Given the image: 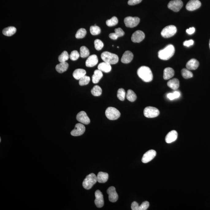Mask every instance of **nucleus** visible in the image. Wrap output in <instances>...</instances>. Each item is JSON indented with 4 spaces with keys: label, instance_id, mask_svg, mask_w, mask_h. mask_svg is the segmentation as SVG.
Masks as SVG:
<instances>
[{
    "label": "nucleus",
    "instance_id": "obj_1",
    "mask_svg": "<svg viewBox=\"0 0 210 210\" xmlns=\"http://www.w3.org/2000/svg\"><path fill=\"white\" fill-rule=\"evenodd\" d=\"M137 74L139 77L144 82H150L153 80V73L148 67L143 66L139 68Z\"/></svg>",
    "mask_w": 210,
    "mask_h": 210
},
{
    "label": "nucleus",
    "instance_id": "obj_2",
    "mask_svg": "<svg viewBox=\"0 0 210 210\" xmlns=\"http://www.w3.org/2000/svg\"><path fill=\"white\" fill-rule=\"evenodd\" d=\"M175 48L172 44L168 45L163 50L159 51L158 52L159 58L162 60H167L170 59L174 55Z\"/></svg>",
    "mask_w": 210,
    "mask_h": 210
},
{
    "label": "nucleus",
    "instance_id": "obj_3",
    "mask_svg": "<svg viewBox=\"0 0 210 210\" xmlns=\"http://www.w3.org/2000/svg\"><path fill=\"white\" fill-rule=\"evenodd\" d=\"M101 57L104 62L110 64H115L118 63L119 58L116 54L108 52H104L101 54Z\"/></svg>",
    "mask_w": 210,
    "mask_h": 210
},
{
    "label": "nucleus",
    "instance_id": "obj_4",
    "mask_svg": "<svg viewBox=\"0 0 210 210\" xmlns=\"http://www.w3.org/2000/svg\"><path fill=\"white\" fill-rule=\"evenodd\" d=\"M97 181V176L94 173L88 175L82 182V186L85 189H90L95 185Z\"/></svg>",
    "mask_w": 210,
    "mask_h": 210
},
{
    "label": "nucleus",
    "instance_id": "obj_5",
    "mask_svg": "<svg viewBox=\"0 0 210 210\" xmlns=\"http://www.w3.org/2000/svg\"><path fill=\"white\" fill-rule=\"evenodd\" d=\"M105 114L107 118L111 120H117L121 115L120 111L113 107H109L107 108Z\"/></svg>",
    "mask_w": 210,
    "mask_h": 210
},
{
    "label": "nucleus",
    "instance_id": "obj_6",
    "mask_svg": "<svg viewBox=\"0 0 210 210\" xmlns=\"http://www.w3.org/2000/svg\"><path fill=\"white\" fill-rule=\"evenodd\" d=\"M177 28L174 25H170L166 26L162 30L161 34L164 38H169L174 36L177 32Z\"/></svg>",
    "mask_w": 210,
    "mask_h": 210
},
{
    "label": "nucleus",
    "instance_id": "obj_7",
    "mask_svg": "<svg viewBox=\"0 0 210 210\" xmlns=\"http://www.w3.org/2000/svg\"><path fill=\"white\" fill-rule=\"evenodd\" d=\"M144 116L147 118H154L157 117L160 114V111L155 107L148 106L144 109Z\"/></svg>",
    "mask_w": 210,
    "mask_h": 210
},
{
    "label": "nucleus",
    "instance_id": "obj_8",
    "mask_svg": "<svg viewBox=\"0 0 210 210\" xmlns=\"http://www.w3.org/2000/svg\"><path fill=\"white\" fill-rule=\"evenodd\" d=\"M140 18L137 17H128L124 19V23L126 27L133 28L137 26L140 22Z\"/></svg>",
    "mask_w": 210,
    "mask_h": 210
},
{
    "label": "nucleus",
    "instance_id": "obj_9",
    "mask_svg": "<svg viewBox=\"0 0 210 210\" xmlns=\"http://www.w3.org/2000/svg\"><path fill=\"white\" fill-rule=\"evenodd\" d=\"M183 4L181 0H173L170 1L168 4V8L175 12L180 11L183 6Z\"/></svg>",
    "mask_w": 210,
    "mask_h": 210
},
{
    "label": "nucleus",
    "instance_id": "obj_10",
    "mask_svg": "<svg viewBox=\"0 0 210 210\" xmlns=\"http://www.w3.org/2000/svg\"><path fill=\"white\" fill-rule=\"evenodd\" d=\"M85 131V127L83 124H77L75 125L74 129L72 130L71 134L73 136H78L82 135Z\"/></svg>",
    "mask_w": 210,
    "mask_h": 210
},
{
    "label": "nucleus",
    "instance_id": "obj_11",
    "mask_svg": "<svg viewBox=\"0 0 210 210\" xmlns=\"http://www.w3.org/2000/svg\"><path fill=\"white\" fill-rule=\"evenodd\" d=\"M95 204L98 208H102L104 205L103 195L99 190H97L95 192Z\"/></svg>",
    "mask_w": 210,
    "mask_h": 210
},
{
    "label": "nucleus",
    "instance_id": "obj_12",
    "mask_svg": "<svg viewBox=\"0 0 210 210\" xmlns=\"http://www.w3.org/2000/svg\"><path fill=\"white\" fill-rule=\"evenodd\" d=\"M109 195V199L111 202H115L118 200V196L115 188L114 186L110 187L107 191Z\"/></svg>",
    "mask_w": 210,
    "mask_h": 210
},
{
    "label": "nucleus",
    "instance_id": "obj_13",
    "mask_svg": "<svg viewBox=\"0 0 210 210\" xmlns=\"http://www.w3.org/2000/svg\"><path fill=\"white\" fill-rule=\"evenodd\" d=\"M76 119L82 124H88L90 123V119L86 113L82 111L78 113L76 116Z\"/></svg>",
    "mask_w": 210,
    "mask_h": 210
},
{
    "label": "nucleus",
    "instance_id": "obj_14",
    "mask_svg": "<svg viewBox=\"0 0 210 210\" xmlns=\"http://www.w3.org/2000/svg\"><path fill=\"white\" fill-rule=\"evenodd\" d=\"M155 151L151 150L146 152L143 156L142 161L143 163H147L151 161L156 156Z\"/></svg>",
    "mask_w": 210,
    "mask_h": 210
},
{
    "label": "nucleus",
    "instance_id": "obj_15",
    "mask_svg": "<svg viewBox=\"0 0 210 210\" xmlns=\"http://www.w3.org/2000/svg\"><path fill=\"white\" fill-rule=\"evenodd\" d=\"M201 3L199 0H190L187 4L186 8L189 11H193L200 8Z\"/></svg>",
    "mask_w": 210,
    "mask_h": 210
},
{
    "label": "nucleus",
    "instance_id": "obj_16",
    "mask_svg": "<svg viewBox=\"0 0 210 210\" xmlns=\"http://www.w3.org/2000/svg\"><path fill=\"white\" fill-rule=\"evenodd\" d=\"M145 34L141 30H137L133 33L132 36L131 40L134 43H140L144 40L145 38Z\"/></svg>",
    "mask_w": 210,
    "mask_h": 210
},
{
    "label": "nucleus",
    "instance_id": "obj_17",
    "mask_svg": "<svg viewBox=\"0 0 210 210\" xmlns=\"http://www.w3.org/2000/svg\"><path fill=\"white\" fill-rule=\"evenodd\" d=\"M98 59L97 56L95 55H93L89 56L86 61V66L87 67H93L97 64Z\"/></svg>",
    "mask_w": 210,
    "mask_h": 210
},
{
    "label": "nucleus",
    "instance_id": "obj_18",
    "mask_svg": "<svg viewBox=\"0 0 210 210\" xmlns=\"http://www.w3.org/2000/svg\"><path fill=\"white\" fill-rule=\"evenodd\" d=\"M178 132L176 130H173L170 132L166 136L165 140L167 143H171L176 141L178 138Z\"/></svg>",
    "mask_w": 210,
    "mask_h": 210
},
{
    "label": "nucleus",
    "instance_id": "obj_19",
    "mask_svg": "<svg viewBox=\"0 0 210 210\" xmlns=\"http://www.w3.org/2000/svg\"><path fill=\"white\" fill-rule=\"evenodd\" d=\"M134 55L129 51H127L123 54L121 59V62L124 63H128L132 60Z\"/></svg>",
    "mask_w": 210,
    "mask_h": 210
},
{
    "label": "nucleus",
    "instance_id": "obj_20",
    "mask_svg": "<svg viewBox=\"0 0 210 210\" xmlns=\"http://www.w3.org/2000/svg\"><path fill=\"white\" fill-rule=\"evenodd\" d=\"M199 63L196 59H193L189 60L186 64L187 69L189 70H195L197 69Z\"/></svg>",
    "mask_w": 210,
    "mask_h": 210
},
{
    "label": "nucleus",
    "instance_id": "obj_21",
    "mask_svg": "<svg viewBox=\"0 0 210 210\" xmlns=\"http://www.w3.org/2000/svg\"><path fill=\"white\" fill-rule=\"evenodd\" d=\"M124 34V32L122 29L120 28L116 29L115 33H111L109 35L110 38L113 40H116L118 37H122Z\"/></svg>",
    "mask_w": 210,
    "mask_h": 210
},
{
    "label": "nucleus",
    "instance_id": "obj_22",
    "mask_svg": "<svg viewBox=\"0 0 210 210\" xmlns=\"http://www.w3.org/2000/svg\"><path fill=\"white\" fill-rule=\"evenodd\" d=\"M174 75V71L171 67L166 68L163 71V79L165 80H169L173 77Z\"/></svg>",
    "mask_w": 210,
    "mask_h": 210
},
{
    "label": "nucleus",
    "instance_id": "obj_23",
    "mask_svg": "<svg viewBox=\"0 0 210 210\" xmlns=\"http://www.w3.org/2000/svg\"><path fill=\"white\" fill-rule=\"evenodd\" d=\"M98 69L101 71L108 73L111 71L112 68H111V64L104 62L98 65Z\"/></svg>",
    "mask_w": 210,
    "mask_h": 210
},
{
    "label": "nucleus",
    "instance_id": "obj_24",
    "mask_svg": "<svg viewBox=\"0 0 210 210\" xmlns=\"http://www.w3.org/2000/svg\"><path fill=\"white\" fill-rule=\"evenodd\" d=\"M109 175L106 172H98L97 176V181L99 183H104L107 181Z\"/></svg>",
    "mask_w": 210,
    "mask_h": 210
},
{
    "label": "nucleus",
    "instance_id": "obj_25",
    "mask_svg": "<svg viewBox=\"0 0 210 210\" xmlns=\"http://www.w3.org/2000/svg\"><path fill=\"white\" fill-rule=\"evenodd\" d=\"M86 71L82 69H78L75 70L73 73V77L77 80H79L86 74Z\"/></svg>",
    "mask_w": 210,
    "mask_h": 210
},
{
    "label": "nucleus",
    "instance_id": "obj_26",
    "mask_svg": "<svg viewBox=\"0 0 210 210\" xmlns=\"http://www.w3.org/2000/svg\"><path fill=\"white\" fill-rule=\"evenodd\" d=\"M103 77L102 71L98 70L94 71V74L92 76V82L94 84L97 83Z\"/></svg>",
    "mask_w": 210,
    "mask_h": 210
},
{
    "label": "nucleus",
    "instance_id": "obj_27",
    "mask_svg": "<svg viewBox=\"0 0 210 210\" xmlns=\"http://www.w3.org/2000/svg\"><path fill=\"white\" fill-rule=\"evenodd\" d=\"M68 67H69V64L67 62H61L56 65L55 69L56 71L59 73H62L66 71Z\"/></svg>",
    "mask_w": 210,
    "mask_h": 210
},
{
    "label": "nucleus",
    "instance_id": "obj_28",
    "mask_svg": "<svg viewBox=\"0 0 210 210\" xmlns=\"http://www.w3.org/2000/svg\"><path fill=\"white\" fill-rule=\"evenodd\" d=\"M167 86L172 90H176L179 88V82L178 79L174 78L169 80L167 82Z\"/></svg>",
    "mask_w": 210,
    "mask_h": 210
},
{
    "label": "nucleus",
    "instance_id": "obj_29",
    "mask_svg": "<svg viewBox=\"0 0 210 210\" xmlns=\"http://www.w3.org/2000/svg\"><path fill=\"white\" fill-rule=\"evenodd\" d=\"M17 29L14 27H9L4 29L2 30L3 34L6 36H11L15 34Z\"/></svg>",
    "mask_w": 210,
    "mask_h": 210
},
{
    "label": "nucleus",
    "instance_id": "obj_30",
    "mask_svg": "<svg viewBox=\"0 0 210 210\" xmlns=\"http://www.w3.org/2000/svg\"><path fill=\"white\" fill-rule=\"evenodd\" d=\"M126 97L130 102H134L137 99V95L134 91L131 90H128L126 95Z\"/></svg>",
    "mask_w": 210,
    "mask_h": 210
},
{
    "label": "nucleus",
    "instance_id": "obj_31",
    "mask_svg": "<svg viewBox=\"0 0 210 210\" xmlns=\"http://www.w3.org/2000/svg\"><path fill=\"white\" fill-rule=\"evenodd\" d=\"M102 90L100 87L96 85L91 90V93L94 96H99L102 94Z\"/></svg>",
    "mask_w": 210,
    "mask_h": 210
},
{
    "label": "nucleus",
    "instance_id": "obj_32",
    "mask_svg": "<svg viewBox=\"0 0 210 210\" xmlns=\"http://www.w3.org/2000/svg\"><path fill=\"white\" fill-rule=\"evenodd\" d=\"M90 55L89 50L85 46H82L80 49V55L82 58H85L89 56Z\"/></svg>",
    "mask_w": 210,
    "mask_h": 210
},
{
    "label": "nucleus",
    "instance_id": "obj_33",
    "mask_svg": "<svg viewBox=\"0 0 210 210\" xmlns=\"http://www.w3.org/2000/svg\"><path fill=\"white\" fill-rule=\"evenodd\" d=\"M182 76L185 79H188L193 77L192 72L187 69H183L181 70Z\"/></svg>",
    "mask_w": 210,
    "mask_h": 210
},
{
    "label": "nucleus",
    "instance_id": "obj_34",
    "mask_svg": "<svg viewBox=\"0 0 210 210\" xmlns=\"http://www.w3.org/2000/svg\"><path fill=\"white\" fill-rule=\"evenodd\" d=\"M69 58V55L67 52L64 51L59 56L58 60L60 63L66 62Z\"/></svg>",
    "mask_w": 210,
    "mask_h": 210
},
{
    "label": "nucleus",
    "instance_id": "obj_35",
    "mask_svg": "<svg viewBox=\"0 0 210 210\" xmlns=\"http://www.w3.org/2000/svg\"><path fill=\"white\" fill-rule=\"evenodd\" d=\"M86 34V30L84 28H81L78 30L75 35L77 39H82L85 37Z\"/></svg>",
    "mask_w": 210,
    "mask_h": 210
},
{
    "label": "nucleus",
    "instance_id": "obj_36",
    "mask_svg": "<svg viewBox=\"0 0 210 210\" xmlns=\"http://www.w3.org/2000/svg\"><path fill=\"white\" fill-rule=\"evenodd\" d=\"M118 20L117 17H113L110 19L107 20L106 24L109 27H113V26L116 25L118 24Z\"/></svg>",
    "mask_w": 210,
    "mask_h": 210
},
{
    "label": "nucleus",
    "instance_id": "obj_37",
    "mask_svg": "<svg viewBox=\"0 0 210 210\" xmlns=\"http://www.w3.org/2000/svg\"><path fill=\"white\" fill-rule=\"evenodd\" d=\"M91 34L94 36L100 34L101 32V28L97 25L91 26L90 28Z\"/></svg>",
    "mask_w": 210,
    "mask_h": 210
},
{
    "label": "nucleus",
    "instance_id": "obj_38",
    "mask_svg": "<svg viewBox=\"0 0 210 210\" xmlns=\"http://www.w3.org/2000/svg\"><path fill=\"white\" fill-rule=\"evenodd\" d=\"M126 96V92L124 90L123 88H120L117 92V97L118 99L120 101H124Z\"/></svg>",
    "mask_w": 210,
    "mask_h": 210
},
{
    "label": "nucleus",
    "instance_id": "obj_39",
    "mask_svg": "<svg viewBox=\"0 0 210 210\" xmlns=\"http://www.w3.org/2000/svg\"><path fill=\"white\" fill-rule=\"evenodd\" d=\"M90 78L89 76H84L83 77L81 78L79 80V85L80 86H84L88 85L90 82Z\"/></svg>",
    "mask_w": 210,
    "mask_h": 210
},
{
    "label": "nucleus",
    "instance_id": "obj_40",
    "mask_svg": "<svg viewBox=\"0 0 210 210\" xmlns=\"http://www.w3.org/2000/svg\"><path fill=\"white\" fill-rule=\"evenodd\" d=\"M180 92L178 91H175L173 93H169L167 94V98L171 101L179 98L180 96Z\"/></svg>",
    "mask_w": 210,
    "mask_h": 210
},
{
    "label": "nucleus",
    "instance_id": "obj_41",
    "mask_svg": "<svg viewBox=\"0 0 210 210\" xmlns=\"http://www.w3.org/2000/svg\"><path fill=\"white\" fill-rule=\"evenodd\" d=\"M94 46L96 50L99 51L102 50L104 47V44L101 40L97 39L94 41Z\"/></svg>",
    "mask_w": 210,
    "mask_h": 210
},
{
    "label": "nucleus",
    "instance_id": "obj_42",
    "mask_svg": "<svg viewBox=\"0 0 210 210\" xmlns=\"http://www.w3.org/2000/svg\"><path fill=\"white\" fill-rule=\"evenodd\" d=\"M80 55H79V52L77 51L74 50L71 52L70 55H69V58L71 60L75 61L78 60Z\"/></svg>",
    "mask_w": 210,
    "mask_h": 210
},
{
    "label": "nucleus",
    "instance_id": "obj_43",
    "mask_svg": "<svg viewBox=\"0 0 210 210\" xmlns=\"http://www.w3.org/2000/svg\"><path fill=\"white\" fill-rule=\"evenodd\" d=\"M150 204L147 201H145L143 202L139 206V210H146L149 208Z\"/></svg>",
    "mask_w": 210,
    "mask_h": 210
},
{
    "label": "nucleus",
    "instance_id": "obj_44",
    "mask_svg": "<svg viewBox=\"0 0 210 210\" xmlns=\"http://www.w3.org/2000/svg\"><path fill=\"white\" fill-rule=\"evenodd\" d=\"M143 0H129L128 4L130 6L135 5L139 4Z\"/></svg>",
    "mask_w": 210,
    "mask_h": 210
},
{
    "label": "nucleus",
    "instance_id": "obj_45",
    "mask_svg": "<svg viewBox=\"0 0 210 210\" xmlns=\"http://www.w3.org/2000/svg\"><path fill=\"white\" fill-rule=\"evenodd\" d=\"M131 208L132 210H139V206L137 202H134L132 204Z\"/></svg>",
    "mask_w": 210,
    "mask_h": 210
},
{
    "label": "nucleus",
    "instance_id": "obj_46",
    "mask_svg": "<svg viewBox=\"0 0 210 210\" xmlns=\"http://www.w3.org/2000/svg\"><path fill=\"white\" fill-rule=\"evenodd\" d=\"M193 44L194 41L193 40H186V41L184 42L183 43L184 45L187 46V47H189V46L193 45Z\"/></svg>",
    "mask_w": 210,
    "mask_h": 210
},
{
    "label": "nucleus",
    "instance_id": "obj_47",
    "mask_svg": "<svg viewBox=\"0 0 210 210\" xmlns=\"http://www.w3.org/2000/svg\"><path fill=\"white\" fill-rule=\"evenodd\" d=\"M195 28L193 27H191V28L187 29H186V32L189 35L193 34V33L195 32Z\"/></svg>",
    "mask_w": 210,
    "mask_h": 210
},
{
    "label": "nucleus",
    "instance_id": "obj_48",
    "mask_svg": "<svg viewBox=\"0 0 210 210\" xmlns=\"http://www.w3.org/2000/svg\"><path fill=\"white\" fill-rule=\"evenodd\" d=\"M209 48H210V41H209Z\"/></svg>",
    "mask_w": 210,
    "mask_h": 210
}]
</instances>
